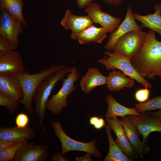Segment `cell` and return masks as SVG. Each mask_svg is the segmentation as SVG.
<instances>
[{
	"label": "cell",
	"instance_id": "cell-1",
	"mask_svg": "<svg viewBox=\"0 0 161 161\" xmlns=\"http://www.w3.org/2000/svg\"><path fill=\"white\" fill-rule=\"evenodd\" d=\"M155 32L150 30L147 34L140 51L130 59L132 65L143 77L161 79V41L156 37Z\"/></svg>",
	"mask_w": 161,
	"mask_h": 161
},
{
	"label": "cell",
	"instance_id": "cell-2",
	"mask_svg": "<svg viewBox=\"0 0 161 161\" xmlns=\"http://www.w3.org/2000/svg\"><path fill=\"white\" fill-rule=\"evenodd\" d=\"M72 68L66 66L49 74L42 81L36 89L33 97L35 108L42 130L47 138L49 140L44 125L46 110V103L50 93L57 83L71 72Z\"/></svg>",
	"mask_w": 161,
	"mask_h": 161
},
{
	"label": "cell",
	"instance_id": "cell-3",
	"mask_svg": "<svg viewBox=\"0 0 161 161\" xmlns=\"http://www.w3.org/2000/svg\"><path fill=\"white\" fill-rule=\"evenodd\" d=\"M66 66L64 65H54L42 69L40 72L30 74L27 71L19 74H13L18 79L21 85L23 98L19 100L23 105L25 110L30 114L33 112L32 101L35 91L43 80L49 74L61 69Z\"/></svg>",
	"mask_w": 161,
	"mask_h": 161
},
{
	"label": "cell",
	"instance_id": "cell-4",
	"mask_svg": "<svg viewBox=\"0 0 161 161\" xmlns=\"http://www.w3.org/2000/svg\"><path fill=\"white\" fill-rule=\"evenodd\" d=\"M103 58L97 61L103 65L108 70L118 69L128 77L134 79L144 87L151 88L152 84L142 77L135 69L131 63L130 58L117 53L106 51Z\"/></svg>",
	"mask_w": 161,
	"mask_h": 161
},
{
	"label": "cell",
	"instance_id": "cell-5",
	"mask_svg": "<svg viewBox=\"0 0 161 161\" xmlns=\"http://www.w3.org/2000/svg\"><path fill=\"white\" fill-rule=\"evenodd\" d=\"M77 71L75 66L72 67L71 72L67 74V78H64L62 79L63 83L60 89L47 101L46 104V109L53 114H59L63 108L68 106L67 98L75 89V83L79 77Z\"/></svg>",
	"mask_w": 161,
	"mask_h": 161
},
{
	"label": "cell",
	"instance_id": "cell-6",
	"mask_svg": "<svg viewBox=\"0 0 161 161\" xmlns=\"http://www.w3.org/2000/svg\"><path fill=\"white\" fill-rule=\"evenodd\" d=\"M52 124L54 129V132L61 142L62 147L61 154L63 155L70 151H78L89 153L98 158L101 157V154L95 147V139L88 143L76 141L66 134L59 121H52Z\"/></svg>",
	"mask_w": 161,
	"mask_h": 161
},
{
	"label": "cell",
	"instance_id": "cell-7",
	"mask_svg": "<svg viewBox=\"0 0 161 161\" xmlns=\"http://www.w3.org/2000/svg\"><path fill=\"white\" fill-rule=\"evenodd\" d=\"M147 34L142 30L129 32L117 40L112 51L131 58L142 49Z\"/></svg>",
	"mask_w": 161,
	"mask_h": 161
},
{
	"label": "cell",
	"instance_id": "cell-8",
	"mask_svg": "<svg viewBox=\"0 0 161 161\" xmlns=\"http://www.w3.org/2000/svg\"><path fill=\"white\" fill-rule=\"evenodd\" d=\"M1 11L0 35L17 48L18 44V37L22 32L23 24L5 9H1Z\"/></svg>",
	"mask_w": 161,
	"mask_h": 161
},
{
	"label": "cell",
	"instance_id": "cell-9",
	"mask_svg": "<svg viewBox=\"0 0 161 161\" xmlns=\"http://www.w3.org/2000/svg\"><path fill=\"white\" fill-rule=\"evenodd\" d=\"M50 156L48 145L27 143L21 147L16 153L14 161H45Z\"/></svg>",
	"mask_w": 161,
	"mask_h": 161
},
{
	"label": "cell",
	"instance_id": "cell-10",
	"mask_svg": "<svg viewBox=\"0 0 161 161\" xmlns=\"http://www.w3.org/2000/svg\"><path fill=\"white\" fill-rule=\"evenodd\" d=\"M141 116L129 115L128 117L143 137L144 144L149 134L153 132H161V119L159 117L145 114Z\"/></svg>",
	"mask_w": 161,
	"mask_h": 161
},
{
	"label": "cell",
	"instance_id": "cell-11",
	"mask_svg": "<svg viewBox=\"0 0 161 161\" xmlns=\"http://www.w3.org/2000/svg\"><path fill=\"white\" fill-rule=\"evenodd\" d=\"M85 11L94 23L99 24L101 27L110 29L112 32L117 29L121 22L120 18L103 11L100 5L96 2L92 3L85 8Z\"/></svg>",
	"mask_w": 161,
	"mask_h": 161
},
{
	"label": "cell",
	"instance_id": "cell-12",
	"mask_svg": "<svg viewBox=\"0 0 161 161\" xmlns=\"http://www.w3.org/2000/svg\"><path fill=\"white\" fill-rule=\"evenodd\" d=\"M131 6L127 9L124 19L119 25L117 29L111 33L109 40L104 46L108 51H112L117 40L122 35L132 31L141 30L142 25H138L135 21Z\"/></svg>",
	"mask_w": 161,
	"mask_h": 161
},
{
	"label": "cell",
	"instance_id": "cell-13",
	"mask_svg": "<svg viewBox=\"0 0 161 161\" xmlns=\"http://www.w3.org/2000/svg\"><path fill=\"white\" fill-rule=\"evenodd\" d=\"M25 70L23 58L18 51L0 53V73L19 74Z\"/></svg>",
	"mask_w": 161,
	"mask_h": 161
},
{
	"label": "cell",
	"instance_id": "cell-14",
	"mask_svg": "<svg viewBox=\"0 0 161 161\" xmlns=\"http://www.w3.org/2000/svg\"><path fill=\"white\" fill-rule=\"evenodd\" d=\"M112 32L109 29L97 27L93 24L78 32L71 33L70 37L81 44L93 42L100 44L106 38L107 33Z\"/></svg>",
	"mask_w": 161,
	"mask_h": 161
},
{
	"label": "cell",
	"instance_id": "cell-15",
	"mask_svg": "<svg viewBox=\"0 0 161 161\" xmlns=\"http://www.w3.org/2000/svg\"><path fill=\"white\" fill-rule=\"evenodd\" d=\"M106 121L111 129L115 133L117 138L115 142L123 152L129 157L134 159L139 155L135 151L129 142L121 123L117 117L106 118Z\"/></svg>",
	"mask_w": 161,
	"mask_h": 161
},
{
	"label": "cell",
	"instance_id": "cell-16",
	"mask_svg": "<svg viewBox=\"0 0 161 161\" xmlns=\"http://www.w3.org/2000/svg\"><path fill=\"white\" fill-rule=\"evenodd\" d=\"M127 138L135 151L140 157L150 151V148L140 140L138 130L129 118L127 116L120 120Z\"/></svg>",
	"mask_w": 161,
	"mask_h": 161
},
{
	"label": "cell",
	"instance_id": "cell-17",
	"mask_svg": "<svg viewBox=\"0 0 161 161\" xmlns=\"http://www.w3.org/2000/svg\"><path fill=\"white\" fill-rule=\"evenodd\" d=\"M0 94L19 100L23 98L21 85L13 74L0 73Z\"/></svg>",
	"mask_w": 161,
	"mask_h": 161
},
{
	"label": "cell",
	"instance_id": "cell-18",
	"mask_svg": "<svg viewBox=\"0 0 161 161\" xmlns=\"http://www.w3.org/2000/svg\"><path fill=\"white\" fill-rule=\"evenodd\" d=\"M35 136L34 130L29 124L24 128L16 126L0 128V140L28 141L33 139Z\"/></svg>",
	"mask_w": 161,
	"mask_h": 161
},
{
	"label": "cell",
	"instance_id": "cell-19",
	"mask_svg": "<svg viewBox=\"0 0 161 161\" xmlns=\"http://www.w3.org/2000/svg\"><path fill=\"white\" fill-rule=\"evenodd\" d=\"M90 17L86 16H79L72 14L70 10L65 11L64 16L61 24L66 30H69L71 33L78 32L93 24Z\"/></svg>",
	"mask_w": 161,
	"mask_h": 161
},
{
	"label": "cell",
	"instance_id": "cell-20",
	"mask_svg": "<svg viewBox=\"0 0 161 161\" xmlns=\"http://www.w3.org/2000/svg\"><path fill=\"white\" fill-rule=\"evenodd\" d=\"M107 78L97 68H90L80 80V86L83 92L88 93L97 86L106 84Z\"/></svg>",
	"mask_w": 161,
	"mask_h": 161
},
{
	"label": "cell",
	"instance_id": "cell-21",
	"mask_svg": "<svg viewBox=\"0 0 161 161\" xmlns=\"http://www.w3.org/2000/svg\"><path fill=\"white\" fill-rule=\"evenodd\" d=\"M106 100L108 104L107 111L104 115L106 118H113L118 116L122 118L129 115L139 116L143 115L135 107L130 108L120 104L111 95L106 96Z\"/></svg>",
	"mask_w": 161,
	"mask_h": 161
},
{
	"label": "cell",
	"instance_id": "cell-22",
	"mask_svg": "<svg viewBox=\"0 0 161 161\" xmlns=\"http://www.w3.org/2000/svg\"><path fill=\"white\" fill-rule=\"evenodd\" d=\"M127 76L119 70H112L107 76L106 84L108 90L117 92L125 88H132L134 85L135 80Z\"/></svg>",
	"mask_w": 161,
	"mask_h": 161
},
{
	"label": "cell",
	"instance_id": "cell-23",
	"mask_svg": "<svg viewBox=\"0 0 161 161\" xmlns=\"http://www.w3.org/2000/svg\"><path fill=\"white\" fill-rule=\"evenodd\" d=\"M154 7L155 12L153 14L143 16L134 13L133 15L135 20L141 23L143 27L149 28L161 36V4H157Z\"/></svg>",
	"mask_w": 161,
	"mask_h": 161
},
{
	"label": "cell",
	"instance_id": "cell-24",
	"mask_svg": "<svg viewBox=\"0 0 161 161\" xmlns=\"http://www.w3.org/2000/svg\"><path fill=\"white\" fill-rule=\"evenodd\" d=\"M105 127L108 138L109 149L107 155L103 161H132L134 159L131 158L126 154L114 141L112 138L111 129L106 123Z\"/></svg>",
	"mask_w": 161,
	"mask_h": 161
},
{
	"label": "cell",
	"instance_id": "cell-25",
	"mask_svg": "<svg viewBox=\"0 0 161 161\" xmlns=\"http://www.w3.org/2000/svg\"><path fill=\"white\" fill-rule=\"evenodd\" d=\"M23 0H0V8L5 9L26 27V23L22 13Z\"/></svg>",
	"mask_w": 161,
	"mask_h": 161
},
{
	"label": "cell",
	"instance_id": "cell-26",
	"mask_svg": "<svg viewBox=\"0 0 161 161\" xmlns=\"http://www.w3.org/2000/svg\"><path fill=\"white\" fill-rule=\"evenodd\" d=\"M135 107L141 114L148 111L161 109V96L154 97L143 103L136 104Z\"/></svg>",
	"mask_w": 161,
	"mask_h": 161
},
{
	"label": "cell",
	"instance_id": "cell-27",
	"mask_svg": "<svg viewBox=\"0 0 161 161\" xmlns=\"http://www.w3.org/2000/svg\"><path fill=\"white\" fill-rule=\"evenodd\" d=\"M27 143L24 141L13 147L0 151V161H11L14 160L18 149Z\"/></svg>",
	"mask_w": 161,
	"mask_h": 161
},
{
	"label": "cell",
	"instance_id": "cell-28",
	"mask_svg": "<svg viewBox=\"0 0 161 161\" xmlns=\"http://www.w3.org/2000/svg\"><path fill=\"white\" fill-rule=\"evenodd\" d=\"M20 102L18 100L0 94V105L5 107L11 113L16 112Z\"/></svg>",
	"mask_w": 161,
	"mask_h": 161
},
{
	"label": "cell",
	"instance_id": "cell-29",
	"mask_svg": "<svg viewBox=\"0 0 161 161\" xmlns=\"http://www.w3.org/2000/svg\"><path fill=\"white\" fill-rule=\"evenodd\" d=\"M137 90L134 94L135 99L140 103L147 101L149 98L150 91L148 88H145Z\"/></svg>",
	"mask_w": 161,
	"mask_h": 161
},
{
	"label": "cell",
	"instance_id": "cell-30",
	"mask_svg": "<svg viewBox=\"0 0 161 161\" xmlns=\"http://www.w3.org/2000/svg\"><path fill=\"white\" fill-rule=\"evenodd\" d=\"M16 48L11 43L0 35V53L12 51Z\"/></svg>",
	"mask_w": 161,
	"mask_h": 161
},
{
	"label": "cell",
	"instance_id": "cell-31",
	"mask_svg": "<svg viewBox=\"0 0 161 161\" xmlns=\"http://www.w3.org/2000/svg\"><path fill=\"white\" fill-rule=\"evenodd\" d=\"M29 118L28 116L25 113H21L16 117L15 123L17 127L24 128L29 124Z\"/></svg>",
	"mask_w": 161,
	"mask_h": 161
},
{
	"label": "cell",
	"instance_id": "cell-32",
	"mask_svg": "<svg viewBox=\"0 0 161 161\" xmlns=\"http://www.w3.org/2000/svg\"><path fill=\"white\" fill-rule=\"evenodd\" d=\"M0 140V151L16 145L23 141Z\"/></svg>",
	"mask_w": 161,
	"mask_h": 161
},
{
	"label": "cell",
	"instance_id": "cell-33",
	"mask_svg": "<svg viewBox=\"0 0 161 161\" xmlns=\"http://www.w3.org/2000/svg\"><path fill=\"white\" fill-rule=\"evenodd\" d=\"M93 0H76L78 7L80 9L86 8L92 3Z\"/></svg>",
	"mask_w": 161,
	"mask_h": 161
},
{
	"label": "cell",
	"instance_id": "cell-34",
	"mask_svg": "<svg viewBox=\"0 0 161 161\" xmlns=\"http://www.w3.org/2000/svg\"><path fill=\"white\" fill-rule=\"evenodd\" d=\"M51 160L53 161H68L69 160L61 153L59 152H56L51 158Z\"/></svg>",
	"mask_w": 161,
	"mask_h": 161
},
{
	"label": "cell",
	"instance_id": "cell-35",
	"mask_svg": "<svg viewBox=\"0 0 161 161\" xmlns=\"http://www.w3.org/2000/svg\"><path fill=\"white\" fill-rule=\"evenodd\" d=\"M106 123L103 118L99 117V119L97 123L93 126L94 128L97 130L100 129L105 126Z\"/></svg>",
	"mask_w": 161,
	"mask_h": 161
},
{
	"label": "cell",
	"instance_id": "cell-36",
	"mask_svg": "<svg viewBox=\"0 0 161 161\" xmlns=\"http://www.w3.org/2000/svg\"><path fill=\"white\" fill-rule=\"evenodd\" d=\"M107 4L112 5H119L123 0H102Z\"/></svg>",
	"mask_w": 161,
	"mask_h": 161
},
{
	"label": "cell",
	"instance_id": "cell-37",
	"mask_svg": "<svg viewBox=\"0 0 161 161\" xmlns=\"http://www.w3.org/2000/svg\"><path fill=\"white\" fill-rule=\"evenodd\" d=\"M76 161H92V158L90 154H88L86 155L78 157H76Z\"/></svg>",
	"mask_w": 161,
	"mask_h": 161
},
{
	"label": "cell",
	"instance_id": "cell-38",
	"mask_svg": "<svg viewBox=\"0 0 161 161\" xmlns=\"http://www.w3.org/2000/svg\"><path fill=\"white\" fill-rule=\"evenodd\" d=\"M99 119V117L97 116H92L90 117L89 119V123L92 125L94 126L95 124Z\"/></svg>",
	"mask_w": 161,
	"mask_h": 161
},
{
	"label": "cell",
	"instance_id": "cell-39",
	"mask_svg": "<svg viewBox=\"0 0 161 161\" xmlns=\"http://www.w3.org/2000/svg\"><path fill=\"white\" fill-rule=\"evenodd\" d=\"M149 116H154L159 117L161 119V109H159L158 111L155 112H151L149 113L148 114H145Z\"/></svg>",
	"mask_w": 161,
	"mask_h": 161
}]
</instances>
